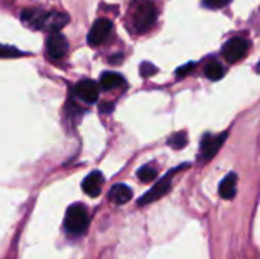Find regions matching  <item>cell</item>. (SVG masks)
I'll use <instances>...</instances> for the list:
<instances>
[{
	"label": "cell",
	"instance_id": "e0dca14e",
	"mask_svg": "<svg viewBox=\"0 0 260 259\" xmlns=\"http://www.w3.org/2000/svg\"><path fill=\"white\" fill-rule=\"evenodd\" d=\"M23 55L26 53L11 44H0V58H17Z\"/></svg>",
	"mask_w": 260,
	"mask_h": 259
},
{
	"label": "cell",
	"instance_id": "5b68a950",
	"mask_svg": "<svg viewBox=\"0 0 260 259\" xmlns=\"http://www.w3.org/2000/svg\"><path fill=\"white\" fill-rule=\"evenodd\" d=\"M111 32H113V21L108 18H98L87 35V43L90 46H99L110 38Z\"/></svg>",
	"mask_w": 260,
	"mask_h": 259
},
{
	"label": "cell",
	"instance_id": "7a4b0ae2",
	"mask_svg": "<svg viewBox=\"0 0 260 259\" xmlns=\"http://www.w3.org/2000/svg\"><path fill=\"white\" fill-rule=\"evenodd\" d=\"M157 20V9L151 0H134L131 5V26L136 34L148 32Z\"/></svg>",
	"mask_w": 260,
	"mask_h": 259
},
{
	"label": "cell",
	"instance_id": "ac0fdd59",
	"mask_svg": "<svg viewBox=\"0 0 260 259\" xmlns=\"http://www.w3.org/2000/svg\"><path fill=\"white\" fill-rule=\"evenodd\" d=\"M140 73H142L143 78H149V76H152L154 73H157V67H155L154 64L145 61V63H142V66H140Z\"/></svg>",
	"mask_w": 260,
	"mask_h": 259
},
{
	"label": "cell",
	"instance_id": "8fae6325",
	"mask_svg": "<svg viewBox=\"0 0 260 259\" xmlns=\"http://www.w3.org/2000/svg\"><path fill=\"white\" fill-rule=\"evenodd\" d=\"M108 198L114 205H125V203H128L133 198V191H131L129 186H126L123 183H117V185H114L110 189Z\"/></svg>",
	"mask_w": 260,
	"mask_h": 259
},
{
	"label": "cell",
	"instance_id": "7c38bea8",
	"mask_svg": "<svg viewBox=\"0 0 260 259\" xmlns=\"http://www.w3.org/2000/svg\"><path fill=\"white\" fill-rule=\"evenodd\" d=\"M236 185H238V176L235 172H230L219 185V195L221 198L232 200L236 194Z\"/></svg>",
	"mask_w": 260,
	"mask_h": 259
},
{
	"label": "cell",
	"instance_id": "6da1fadb",
	"mask_svg": "<svg viewBox=\"0 0 260 259\" xmlns=\"http://www.w3.org/2000/svg\"><path fill=\"white\" fill-rule=\"evenodd\" d=\"M21 23L30 29L37 31H47V32H58L64 27L70 17L66 12L59 11H46L43 8H27L20 15Z\"/></svg>",
	"mask_w": 260,
	"mask_h": 259
},
{
	"label": "cell",
	"instance_id": "9c48e42d",
	"mask_svg": "<svg viewBox=\"0 0 260 259\" xmlns=\"http://www.w3.org/2000/svg\"><path fill=\"white\" fill-rule=\"evenodd\" d=\"M172 172H174V171H171V174H169L168 177H165L163 180H160L151 191H148V192L139 200V205H140V206H145V205H149V203H152V202L161 198V197L171 189V176H172Z\"/></svg>",
	"mask_w": 260,
	"mask_h": 259
},
{
	"label": "cell",
	"instance_id": "d6986e66",
	"mask_svg": "<svg viewBox=\"0 0 260 259\" xmlns=\"http://www.w3.org/2000/svg\"><path fill=\"white\" fill-rule=\"evenodd\" d=\"M232 0H203V5L209 9H221L227 6Z\"/></svg>",
	"mask_w": 260,
	"mask_h": 259
},
{
	"label": "cell",
	"instance_id": "52a82bcc",
	"mask_svg": "<svg viewBox=\"0 0 260 259\" xmlns=\"http://www.w3.org/2000/svg\"><path fill=\"white\" fill-rule=\"evenodd\" d=\"M75 95L78 96V99L87 102V104H93L98 101V96H99V89L96 85L94 81H90V79H84L81 82L76 84L75 87Z\"/></svg>",
	"mask_w": 260,
	"mask_h": 259
},
{
	"label": "cell",
	"instance_id": "30bf717a",
	"mask_svg": "<svg viewBox=\"0 0 260 259\" xmlns=\"http://www.w3.org/2000/svg\"><path fill=\"white\" fill-rule=\"evenodd\" d=\"M102 183H104V176L101 171H93L91 174H88L84 182H82V189L87 195L90 197H98L101 194L102 189Z\"/></svg>",
	"mask_w": 260,
	"mask_h": 259
},
{
	"label": "cell",
	"instance_id": "8992f818",
	"mask_svg": "<svg viewBox=\"0 0 260 259\" xmlns=\"http://www.w3.org/2000/svg\"><path fill=\"white\" fill-rule=\"evenodd\" d=\"M46 49L52 60H61L69 50V41L61 32H52L46 40Z\"/></svg>",
	"mask_w": 260,
	"mask_h": 259
},
{
	"label": "cell",
	"instance_id": "9a60e30c",
	"mask_svg": "<svg viewBox=\"0 0 260 259\" xmlns=\"http://www.w3.org/2000/svg\"><path fill=\"white\" fill-rule=\"evenodd\" d=\"M168 143L174 148V150H181L186 143H187V134L184 131H180V133H175L169 137Z\"/></svg>",
	"mask_w": 260,
	"mask_h": 259
},
{
	"label": "cell",
	"instance_id": "2e32d148",
	"mask_svg": "<svg viewBox=\"0 0 260 259\" xmlns=\"http://www.w3.org/2000/svg\"><path fill=\"white\" fill-rule=\"evenodd\" d=\"M137 177H139L143 183H148V182H151V180H154V179L157 177V171H155V168H152L151 165H145V166H142V168L137 171Z\"/></svg>",
	"mask_w": 260,
	"mask_h": 259
},
{
	"label": "cell",
	"instance_id": "3957f363",
	"mask_svg": "<svg viewBox=\"0 0 260 259\" xmlns=\"http://www.w3.org/2000/svg\"><path fill=\"white\" fill-rule=\"evenodd\" d=\"M90 218L87 214V209L82 205H72L64 217V226L69 234L72 235H81L88 229Z\"/></svg>",
	"mask_w": 260,
	"mask_h": 259
},
{
	"label": "cell",
	"instance_id": "5bb4252c",
	"mask_svg": "<svg viewBox=\"0 0 260 259\" xmlns=\"http://www.w3.org/2000/svg\"><path fill=\"white\" fill-rule=\"evenodd\" d=\"M204 73H206V76H207L210 81H219V79L224 76L225 70H224V66H222L219 61H210V63L206 66Z\"/></svg>",
	"mask_w": 260,
	"mask_h": 259
},
{
	"label": "cell",
	"instance_id": "ffe728a7",
	"mask_svg": "<svg viewBox=\"0 0 260 259\" xmlns=\"http://www.w3.org/2000/svg\"><path fill=\"white\" fill-rule=\"evenodd\" d=\"M193 66H195L193 63H187V64L181 66V67H180V69L177 70V76H180V78H181V76L187 75V73H189V72H190V70L193 69Z\"/></svg>",
	"mask_w": 260,
	"mask_h": 259
},
{
	"label": "cell",
	"instance_id": "ba28073f",
	"mask_svg": "<svg viewBox=\"0 0 260 259\" xmlns=\"http://www.w3.org/2000/svg\"><path fill=\"white\" fill-rule=\"evenodd\" d=\"M225 137H227V133H222L219 136L206 134L203 137V142H201V156H203V159H206V160L212 159L218 153V150L221 148Z\"/></svg>",
	"mask_w": 260,
	"mask_h": 259
},
{
	"label": "cell",
	"instance_id": "277c9868",
	"mask_svg": "<svg viewBox=\"0 0 260 259\" xmlns=\"http://www.w3.org/2000/svg\"><path fill=\"white\" fill-rule=\"evenodd\" d=\"M248 47H250V41L248 40H245L242 37H235V38L229 40L224 44V47H222V56L230 64L238 63V61H241L247 55Z\"/></svg>",
	"mask_w": 260,
	"mask_h": 259
},
{
	"label": "cell",
	"instance_id": "4fadbf2b",
	"mask_svg": "<svg viewBox=\"0 0 260 259\" xmlns=\"http://www.w3.org/2000/svg\"><path fill=\"white\" fill-rule=\"evenodd\" d=\"M99 84L104 90H113V89H117L120 85L125 84V79L120 73H116V72H104L101 75V79H99Z\"/></svg>",
	"mask_w": 260,
	"mask_h": 259
}]
</instances>
